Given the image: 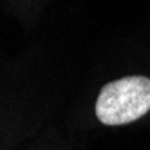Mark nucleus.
<instances>
[{"instance_id":"nucleus-1","label":"nucleus","mask_w":150,"mask_h":150,"mask_svg":"<svg viewBox=\"0 0 150 150\" xmlns=\"http://www.w3.org/2000/svg\"><path fill=\"white\" fill-rule=\"evenodd\" d=\"M150 110V78L125 76L105 83L96 100V116L105 125L134 123Z\"/></svg>"}]
</instances>
